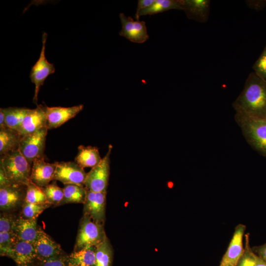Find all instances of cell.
<instances>
[{"label": "cell", "instance_id": "obj_1", "mask_svg": "<svg viewBox=\"0 0 266 266\" xmlns=\"http://www.w3.org/2000/svg\"><path fill=\"white\" fill-rule=\"evenodd\" d=\"M233 106L236 112L266 118V81L251 72Z\"/></svg>", "mask_w": 266, "mask_h": 266}, {"label": "cell", "instance_id": "obj_2", "mask_svg": "<svg viewBox=\"0 0 266 266\" xmlns=\"http://www.w3.org/2000/svg\"><path fill=\"white\" fill-rule=\"evenodd\" d=\"M235 119L247 142L266 157V118H256L236 112Z\"/></svg>", "mask_w": 266, "mask_h": 266}, {"label": "cell", "instance_id": "obj_3", "mask_svg": "<svg viewBox=\"0 0 266 266\" xmlns=\"http://www.w3.org/2000/svg\"><path fill=\"white\" fill-rule=\"evenodd\" d=\"M0 166L10 183L27 185L30 182L32 165L19 149L1 155Z\"/></svg>", "mask_w": 266, "mask_h": 266}, {"label": "cell", "instance_id": "obj_4", "mask_svg": "<svg viewBox=\"0 0 266 266\" xmlns=\"http://www.w3.org/2000/svg\"><path fill=\"white\" fill-rule=\"evenodd\" d=\"M106 238L103 225L97 223L89 216L83 215L80 221L73 251L96 247Z\"/></svg>", "mask_w": 266, "mask_h": 266}, {"label": "cell", "instance_id": "obj_5", "mask_svg": "<svg viewBox=\"0 0 266 266\" xmlns=\"http://www.w3.org/2000/svg\"><path fill=\"white\" fill-rule=\"evenodd\" d=\"M112 146L109 145L106 155L100 162L87 173L84 186L96 192H106L110 171V156Z\"/></svg>", "mask_w": 266, "mask_h": 266}, {"label": "cell", "instance_id": "obj_6", "mask_svg": "<svg viewBox=\"0 0 266 266\" xmlns=\"http://www.w3.org/2000/svg\"><path fill=\"white\" fill-rule=\"evenodd\" d=\"M48 130L44 127L21 138L19 150L32 165L35 160L44 157Z\"/></svg>", "mask_w": 266, "mask_h": 266}, {"label": "cell", "instance_id": "obj_7", "mask_svg": "<svg viewBox=\"0 0 266 266\" xmlns=\"http://www.w3.org/2000/svg\"><path fill=\"white\" fill-rule=\"evenodd\" d=\"M47 38V34L44 33L42 37V46L39 59L32 67L29 76L31 82L35 85L33 102L35 103L37 101L40 87L43 85L46 79L55 71L54 64L49 63L45 56V50Z\"/></svg>", "mask_w": 266, "mask_h": 266}, {"label": "cell", "instance_id": "obj_8", "mask_svg": "<svg viewBox=\"0 0 266 266\" xmlns=\"http://www.w3.org/2000/svg\"><path fill=\"white\" fill-rule=\"evenodd\" d=\"M27 185L10 184L0 187V209L10 212L21 208L25 201Z\"/></svg>", "mask_w": 266, "mask_h": 266}, {"label": "cell", "instance_id": "obj_9", "mask_svg": "<svg viewBox=\"0 0 266 266\" xmlns=\"http://www.w3.org/2000/svg\"><path fill=\"white\" fill-rule=\"evenodd\" d=\"M56 169L53 180H58L64 185H84L87 173L76 162H55Z\"/></svg>", "mask_w": 266, "mask_h": 266}, {"label": "cell", "instance_id": "obj_10", "mask_svg": "<svg viewBox=\"0 0 266 266\" xmlns=\"http://www.w3.org/2000/svg\"><path fill=\"white\" fill-rule=\"evenodd\" d=\"M106 193L87 189L84 203L83 215L89 216L94 222L101 225L105 220Z\"/></svg>", "mask_w": 266, "mask_h": 266}, {"label": "cell", "instance_id": "obj_11", "mask_svg": "<svg viewBox=\"0 0 266 266\" xmlns=\"http://www.w3.org/2000/svg\"><path fill=\"white\" fill-rule=\"evenodd\" d=\"M7 257L11 258L17 266H38L40 263L33 244L18 238Z\"/></svg>", "mask_w": 266, "mask_h": 266}, {"label": "cell", "instance_id": "obj_12", "mask_svg": "<svg viewBox=\"0 0 266 266\" xmlns=\"http://www.w3.org/2000/svg\"><path fill=\"white\" fill-rule=\"evenodd\" d=\"M122 29L119 35L131 42L142 43L149 39L144 21H134L131 16L127 17L124 13L119 15Z\"/></svg>", "mask_w": 266, "mask_h": 266}, {"label": "cell", "instance_id": "obj_13", "mask_svg": "<svg viewBox=\"0 0 266 266\" xmlns=\"http://www.w3.org/2000/svg\"><path fill=\"white\" fill-rule=\"evenodd\" d=\"M245 229V226L242 224H239L236 227L219 266H236L244 251L243 239Z\"/></svg>", "mask_w": 266, "mask_h": 266}, {"label": "cell", "instance_id": "obj_14", "mask_svg": "<svg viewBox=\"0 0 266 266\" xmlns=\"http://www.w3.org/2000/svg\"><path fill=\"white\" fill-rule=\"evenodd\" d=\"M39 262L66 254L59 244L55 242L40 228L33 244Z\"/></svg>", "mask_w": 266, "mask_h": 266}, {"label": "cell", "instance_id": "obj_15", "mask_svg": "<svg viewBox=\"0 0 266 266\" xmlns=\"http://www.w3.org/2000/svg\"><path fill=\"white\" fill-rule=\"evenodd\" d=\"M79 104L71 107H48L46 106V127L48 129L57 128L74 117L83 109Z\"/></svg>", "mask_w": 266, "mask_h": 266}, {"label": "cell", "instance_id": "obj_16", "mask_svg": "<svg viewBox=\"0 0 266 266\" xmlns=\"http://www.w3.org/2000/svg\"><path fill=\"white\" fill-rule=\"evenodd\" d=\"M46 105H38L30 109L18 132L23 137L46 127Z\"/></svg>", "mask_w": 266, "mask_h": 266}, {"label": "cell", "instance_id": "obj_17", "mask_svg": "<svg viewBox=\"0 0 266 266\" xmlns=\"http://www.w3.org/2000/svg\"><path fill=\"white\" fill-rule=\"evenodd\" d=\"M56 166V163L46 162L44 157L35 160L32 166L30 181L40 187L48 185L53 180Z\"/></svg>", "mask_w": 266, "mask_h": 266}, {"label": "cell", "instance_id": "obj_18", "mask_svg": "<svg viewBox=\"0 0 266 266\" xmlns=\"http://www.w3.org/2000/svg\"><path fill=\"white\" fill-rule=\"evenodd\" d=\"M39 229L36 219H26L18 216L16 220L14 233L19 239L33 244Z\"/></svg>", "mask_w": 266, "mask_h": 266}, {"label": "cell", "instance_id": "obj_19", "mask_svg": "<svg viewBox=\"0 0 266 266\" xmlns=\"http://www.w3.org/2000/svg\"><path fill=\"white\" fill-rule=\"evenodd\" d=\"M210 1L208 0H184V9L188 17L199 22L207 21Z\"/></svg>", "mask_w": 266, "mask_h": 266}, {"label": "cell", "instance_id": "obj_20", "mask_svg": "<svg viewBox=\"0 0 266 266\" xmlns=\"http://www.w3.org/2000/svg\"><path fill=\"white\" fill-rule=\"evenodd\" d=\"M78 148V151L75 159V162L82 168H92L101 161L102 159L97 147L80 145Z\"/></svg>", "mask_w": 266, "mask_h": 266}, {"label": "cell", "instance_id": "obj_21", "mask_svg": "<svg viewBox=\"0 0 266 266\" xmlns=\"http://www.w3.org/2000/svg\"><path fill=\"white\" fill-rule=\"evenodd\" d=\"M22 136L9 127L0 129V155L19 149Z\"/></svg>", "mask_w": 266, "mask_h": 266}, {"label": "cell", "instance_id": "obj_22", "mask_svg": "<svg viewBox=\"0 0 266 266\" xmlns=\"http://www.w3.org/2000/svg\"><path fill=\"white\" fill-rule=\"evenodd\" d=\"M96 248L91 247L73 251L67 256L68 266H95Z\"/></svg>", "mask_w": 266, "mask_h": 266}, {"label": "cell", "instance_id": "obj_23", "mask_svg": "<svg viewBox=\"0 0 266 266\" xmlns=\"http://www.w3.org/2000/svg\"><path fill=\"white\" fill-rule=\"evenodd\" d=\"M63 189L64 197L59 205L71 203L84 204L87 190L84 185L65 184Z\"/></svg>", "mask_w": 266, "mask_h": 266}, {"label": "cell", "instance_id": "obj_24", "mask_svg": "<svg viewBox=\"0 0 266 266\" xmlns=\"http://www.w3.org/2000/svg\"><path fill=\"white\" fill-rule=\"evenodd\" d=\"M171 9L183 10L184 0H155L150 6L140 12L139 17L154 15Z\"/></svg>", "mask_w": 266, "mask_h": 266}, {"label": "cell", "instance_id": "obj_25", "mask_svg": "<svg viewBox=\"0 0 266 266\" xmlns=\"http://www.w3.org/2000/svg\"><path fill=\"white\" fill-rule=\"evenodd\" d=\"M6 124L12 129L18 131L21 125L31 109L20 107L2 108Z\"/></svg>", "mask_w": 266, "mask_h": 266}, {"label": "cell", "instance_id": "obj_26", "mask_svg": "<svg viewBox=\"0 0 266 266\" xmlns=\"http://www.w3.org/2000/svg\"><path fill=\"white\" fill-rule=\"evenodd\" d=\"M112 250L107 238L96 248V266H111Z\"/></svg>", "mask_w": 266, "mask_h": 266}, {"label": "cell", "instance_id": "obj_27", "mask_svg": "<svg viewBox=\"0 0 266 266\" xmlns=\"http://www.w3.org/2000/svg\"><path fill=\"white\" fill-rule=\"evenodd\" d=\"M52 205L49 202L44 203H32L25 201L22 205L19 216L26 219H37L46 209Z\"/></svg>", "mask_w": 266, "mask_h": 266}, {"label": "cell", "instance_id": "obj_28", "mask_svg": "<svg viewBox=\"0 0 266 266\" xmlns=\"http://www.w3.org/2000/svg\"><path fill=\"white\" fill-rule=\"evenodd\" d=\"M47 201L52 205L59 206L64 197V189L58 186L56 181L41 187Z\"/></svg>", "mask_w": 266, "mask_h": 266}, {"label": "cell", "instance_id": "obj_29", "mask_svg": "<svg viewBox=\"0 0 266 266\" xmlns=\"http://www.w3.org/2000/svg\"><path fill=\"white\" fill-rule=\"evenodd\" d=\"M25 201L32 203H44L48 202L41 187L31 181L27 185Z\"/></svg>", "mask_w": 266, "mask_h": 266}, {"label": "cell", "instance_id": "obj_30", "mask_svg": "<svg viewBox=\"0 0 266 266\" xmlns=\"http://www.w3.org/2000/svg\"><path fill=\"white\" fill-rule=\"evenodd\" d=\"M18 239L15 233H0V254L8 256L12 247Z\"/></svg>", "mask_w": 266, "mask_h": 266}, {"label": "cell", "instance_id": "obj_31", "mask_svg": "<svg viewBox=\"0 0 266 266\" xmlns=\"http://www.w3.org/2000/svg\"><path fill=\"white\" fill-rule=\"evenodd\" d=\"M245 236L244 251L236 266H255L256 255L249 246V234Z\"/></svg>", "mask_w": 266, "mask_h": 266}, {"label": "cell", "instance_id": "obj_32", "mask_svg": "<svg viewBox=\"0 0 266 266\" xmlns=\"http://www.w3.org/2000/svg\"><path fill=\"white\" fill-rule=\"evenodd\" d=\"M17 217L12 213L1 212L0 214V233H14Z\"/></svg>", "mask_w": 266, "mask_h": 266}, {"label": "cell", "instance_id": "obj_33", "mask_svg": "<svg viewBox=\"0 0 266 266\" xmlns=\"http://www.w3.org/2000/svg\"><path fill=\"white\" fill-rule=\"evenodd\" d=\"M254 73L260 78L266 81V46L259 59L254 64Z\"/></svg>", "mask_w": 266, "mask_h": 266}, {"label": "cell", "instance_id": "obj_34", "mask_svg": "<svg viewBox=\"0 0 266 266\" xmlns=\"http://www.w3.org/2000/svg\"><path fill=\"white\" fill-rule=\"evenodd\" d=\"M67 256L66 254L43 261L38 266H68L66 262Z\"/></svg>", "mask_w": 266, "mask_h": 266}, {"label": "cell", "instance_id": "obj_35", "mask_svg": "<svg viewBox=\"0 0 266 266\" xmlns=\"http://www.w3.org/2000/svg\"><path fill=\"white\" fill-rule=\"evenodd\" d=\"M155 0H139L135 14V18L136 20H139L140 12L143 9L150 6Z\"/></svg>", "mask_w": 266, "mask_h": 266}, {"label": "cell", "instance_id": "obj_36", "mask_svg": "<svg viewBox=\"0 0 266 266\" xmlns=\"http://www.w3.org/2000/svg\"><path fill=\"white\" fill-rule=\"evenodd\" d=\"M252 250L259 257L266 263V243L255 247Z\"/></svg>", "mask_w": 266, "mask_h": 266}, {"label": "cell", "instance_id": "obj_37", "mask_svg": "<svg viewBox=\"0 0 266 266\" xmlns=\"http://www.w3.org/2000/svg\"><path fill=\"white\" fill-rule=\"evenodd\" d=\"M11 183L9 181L3 168L0 166V187H2Z\"/></svg>", "mask_w": 266, "mask_h": 266}, {"label": "cell", "instance_id": "obj_38", "mask_svg": "<svg viewBox=\"0 0 266 266\" xmlns=\"http://www.w3.org/2000/svg\"><path fill=\"white\" fill-rule=\"evenodd\" d=\"M8 127L5 120V116L2 108H0V129Z\"/></svg>", "mask_w": 266, "mask_h": 266}, {"label": "cell", "instance_id": "obj_39", "mask_svg": "<svg viewBox=\"0 0 266 266\" xmlns=\"http://www.w3.org/2000/svg\"><path fill=\"white\" fill-rule=\"evenodd\" d=\"M255 266H266V263L259 257L257 255Z\"/></svg>", "mask_w": 266, "mask_h": 266}]
</instances>
